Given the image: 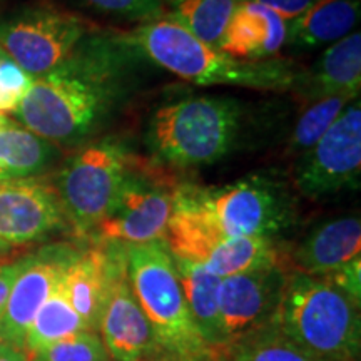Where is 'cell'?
Returning a JSON list of instances; mask_svg holds the SVG:
<instances>
[{"mask_svg": "<svg viewBox=\"0 0 361 361\" xmlns=\"http://www.w3.org/2000/svg\"><path fill=\"white\" fill-rule=\"evenodd\" d=\"M139 54L121 34H87L66 62L34 79L13 116L54 146L79 144L128 92Z\"/></svg>", "mask_w": 361, "mask_h": 361, "instance_id": "cell-1", "label": "cell"}, {"mask_svg": "<svg viewBox=\"0 0 361 361\" xmlns=\"http://www.w3.org/2000/svg\"><path fill=\"white\" fill-rule=\"evenodd\" d=\"M144 57L197 85H241L259 90H295L303 69L281 59L243 62L202 42L178 22L159 17L121 34Z\"/></svg>", "mask_w": 361, "mask_h": 361, "instance_id": "cell-2", "label": "cell"}, {"mask_svg": "<svg viewBox=\"0 0 361 361\" xmlns=\"http://www.w3.org/2000/svg\"><path fill=\"white\" fill-rule=\"evenodd\" d=\"M273 324L326 361H360V305L328 279L288 271Z\"/></svg>", "mask_w": 361, "mask_h": 361, "instance_id": "cell-3", "label": "cell"}, {"mask_svg": "<svg viewBox=\"0 0 361 361\" xmlns=\"http://www.w3.org/2000/svg\"><path fill=\"white\" fill-rule=\"evenodd\" d=\"M243 107L233 97L202 96L162 106L149 123L146 144L169 168H196L223 159L236 144Z\"/></svg>", "mask_w": 361, "mask_h": 361, "instance_id": "cell-4", "label": "cell"}, {"mask_svg": "<svg viewBox=\"0 0 361 361\" xmlns=\"http://www.w3.org/2000/svg\"><path fill=\"white\" fill-rule=\"evenodd\" d=\"M126 251L130 288L159 346L184 361H218L194 324L164 243L126 245Z\"/></svg>", "mask_w": 361, "mask_h": 361, "instance_id": "cell-5", "label": "cell"}, {"mask_svg": "<svg viewBox=\"0 0 361 361\" xmlns=\"http://www.w3.org/2000/svg\"><path fill=\"white\" fill-rule=\"evenodd\" d=\"M178 204L224 236L271 238L290 228L295 207L288 189L268 176H247L228 186L180 183Z\"/></svg>", "mask_w": 361, "mask_h": 361, "instance_id": "cell-6", "label": "cell"}, {"mask_svg": "<svg viewBox=\"0 0 361 361\" xmlns=\"http://www.w3.org/2000/svg\"><path fill=\"white\" fill-rule=\"evenodd\" d=\"M180 183L179 176L164 162L133 152L109 213L89 241L123 245L162 241Z\"/></svg>", "mask_w": 361, "mask_h": 361, "instance_id": "cell-7", "label": "cell"}, {"mask_svg": "<svg viewBox=\"0 0 361 361\" xmlns=\"http://www.w3.org/2000/svg\"><path fill=\"white\" fill-rule=\"evenodd\" d=\"M133 151L117 137L80 146L67 157L54 180L67 224L89 241L109 213Z\"/></svg>", "mask_w": 361, "mask_h": 361, "instance_id": "cell-8", "label": "cell"}, {"mask_svg": "<svg viewBox=\"0 0 361 361\" xmlns=\"http://www.w3.org/2000/svg\"><path fill=\"white\" fill-rule=\"evenodd\" d=\"M162 243L174 258L201 264L221 279L283 264L281 251L271 238L224 236L178 206H173Z\"/></svg>", "mask_w": 361, "mask_h": 361, "instance_id": "cell-9", "label": "cell"}, {"mask_svg": "<svg viewBox=\"0 0 361 361\" xmlns=\"http://www.w3.org/2000/svg\"><path fill=\"white\" fill-rule=\"evenodd\" d=\"M89 34L82 17L52 6L29 7L0 20V49L39 79L66 62Z\"/></svg>", "mask_w": 361, "mask_h": 361, "instance_id": "cell-10", "label": "cell"}, {"mask_svg": "<svg viewBox=\"0 0 361 361\" xmlns=\"http://www.w3.org/2000/svg\"><path fill=\"white\" fill-rule=\"evenodd\" d=\"M361 106L351 101L310 151L298 157L293 180L303 196L318 200L360 186Z\"/></svg>", "mask_w": 361, "mask_h": 361, "instance_id": "cell-11", "label": "cell"}, {"mask_svg": "<svg viewBox=\"0 0 361 361\" xmlns=\"http://www.w3.org/2000/svg\"><path fill=\"white\" fill-rule=\"evenodd\" d=\"M286 276L284 264H271L221 279L218 290L223 338L221 361L236 343L273 323Z\"/></svg>", "mask_w": 361, "mask_h": 361, "instance_id": "cell-12", "label": "cell"}, {"mask_svg": "<svg viewBox=\"0 0 361 361\" xmlns=\"http://www.w3.org/2000/svg\"><path fill=\"white\" fill-rule=\"evenodd\" d=\"M78 252L79 247L71 243H52L22 256L20 271L0 318L4 341L24 348L30 323Z\"/></svg>", "mask_w": 361, "mask_h": 361, "instance_id": "cell-13", "label": "cell"}, {"mask_svg": "<svg viewBox=\"0 0 361 361\" xmlns=\"http://www.w3.org/2000/svg\"><path fill=\"white\" fill-rule=\"evenodd\" d=\"M69 228L57 191L40 178L0 180V239L24 246Z\"/></svg>", "mask_w": 361, "mask_h": 361, "instance_id": "cell-14", "label": "cell"}, {"mask_svg": "<svg viewBox=\"0 0 361 361\" xmlns=\"http://www.w3.org/2000/svg\"><path fill=\"white\" fill-rule=\"evenodd\" d=\"M128 273V251L123 243L89 241L62 274L66 295L89 331L99 324L116 283Z\"/></svg>", "mask_w": 361, "mask_h": 361, "instance_id": "cell-15", "label": "cell"}, {"mask_svg": "<svg viewBox=\"0 0 361 361\" xmlns=\"http://www.w3.org/2000/svg\"><path fill=\"white\" fill-rule=\"evenodd\" d=\"M111 361H141L159 346L141 305L135 300L128 273L116 283L99 324Z\"/></svg>", "mask_w": 361, "mask_h": 361, "instance_id": "cell-16", "label": "cell"}, {"mask_svg": "<svg viewBox=\"0 0 361 361\" xmlns=\"http://www.w3.org/2000/svg\"><path fill=\"white\" fill-rule=\"evenodd\" d=\"M361 223L358 216L329 219L316 226L291 251V271L324 278L358 258Z\"/></svg>", "mask_w": 361, "mask_h": 361, "instance_id": "cell-17", "label": "cell"}, {"mask_svg": "<svg viewBox=\"0 0 361 361\" xmlns=\"http://www.w3.org/2000/svg\"><path fill=\"white\" fill-rule=\"evenodd\" d=\"M286 24L271 8L255 0H243L226 27L219 49L243 62L274 59L286 44Z\"/></svg>", "mask_w": 361, "mask_h": 361, "instance_id": "cell-18", "label": "cell"}, {"mask_svg": "<svg viewBox=\"0 0 361 361\" xmlns=\"http://www.w3.org/2000/svg\"><path fill=\"white\" fill-rule=\"evenodd\" d=\"M361 87V35L351 32L331 44L308 71H301L295 90L308 101L346 97L355 101Z\"/></svg>", "mask_w": 361, "mask_h": 361, "instance_id": "cell-19", "label": "cell"}, {"mask_svg": "<svg viewBox=\"0 0 361 361\" xmlns=\"http://www.w3.org/2000/svg\"><path fill=\"white\" fill-rule=\"evenodd\" d=\"M360 20V0H319L286 24V44L295 49L322 47L351 34Z\"/></svg>", "mask_w": 361, "mask_h": 361, "instance_id": "cell-20", "label": "cell"}, {"mask_svg": "<svg viewBox=\"0 0 361 361\" xmlns=\"http://www.w3.org/2000/svg\"><path fill=\"white\" fill-rule=\"evenodd\" d=\"M174 258V256H173ZM174 266L183 286L184 300L191 313L194 324L202 336L216 360L221 361L223 338H221V322L218 308V290L221 278L211 274L201 264L192 261L174 258Z\"/></svg>", "mask_w": 361, "mask_h": 361, "instance_id": "cell-21", "label": "cell"}, {"mask_svg": "<svg viewBox=\"0 0 361 361\" xmlns=\"http://www.w3.org/2000/svg\"><path fill=\"white\" fill-rule=\"evenodd\" d=\"M59 147L13 121L0 128V180L40 178L56 164Z\"/></svg>", "mask_w": 361, "mask_h": 361, "instance_id": "cell-22", "label": "cell"}, {"mask_svg": "<svg viewBox=\"0 0 361 361\" xmlns=\"http://www.w3.org/2000/svg\"><path fill=\"white\" fill-rule=\"evenodd\" d=\"M243 0H162V13L202 42L219 49L234 11Z\"/></svg>", "mask_w": 361, "mask_h": 361, "instance_id": "cell-23", "label": "cell"}, {"mask_svg": "<svg viewBox=\"0 0 361 361\" xmlns=\"http://www.w3.org/2000/svg\"><path fill=\"white\" fill-rule=\"evenodd\" d=\"M80 331H89V329L71 305L61 278L27 329L24 350L30 355L45 345Z\"/></svg>", "mask_w": 361, "mask_h": 361, "instance_id": "cell-24", "label": "cell"}, {"mask_svg": "<svg viewBox=\"0 0 361 361\" xmlns=\"http://www.w3.org/2000/svg\"><path fill=\"white\" fill-rule=\"evenodd\" d=\"M224 361H326L283 335L273 323L228 351Z\"/></svg>", "mask_w": 361, "mask_h": 361, "instance_id": "cell-25", "label": "cell"}, {"mask_svg": "<svg viewBox=\"0 0 361 361\" xmlns=\"http://www.w3.org/2000/svg\"><path fill=\"white\" fill-rule=\"evenodd\" d=\"M350 102V99L346 97H326L311 104L293 129L290 139L291 154L300 157L306 151H310L323 137L324 133L335 124V121Z\"/></svg>", "mask_w": 361, "mask_h": 361, "instance_id": "cell-26", "label": "cell"}, {"mask_svg": "<svg viewBox=\"0 0 361 361\" xmlns=\"http://www.w3.org/2000/svg\"><path fill=\"white\" fill-rule=\"evenodd\" d=\"M30 361H111L96 331H80L45 345L29 355Z\"/></svg>", "mask_w": 361, "mask_h": 361, "instance_id": "cell-27", "label": "cell"}, {"mask_svg": "<svg viewBox=\"0 0 361 361\" xmlns=\"http://www.w3.org/2000/svg\"><path fill=\"white\" fill-rule=\"evenodd\" d=\"M34 78L7 56L0 62V112H13L32 87Z\"/></svg>", "mask_w": 361, "mask_h": 361, "instance_id": "cell-28", "label": "cell"}, {"mask_svg": "<svg viewBox=\"0 0 361 361\" xmlns=\"http://www.w3.org/2000/svg\"><path fill=\"white\" fill-rule=\"evenodd\" d=\"M99 12L128 19L154 20L162 17V0H82Z\"/></svg>", "mask_w": 361, "mask_h": 361, "instance_id": "cell-29", "label": "cell"}, {"mask_svg": "<svg viewBox=\"0 0 361 361\" xmlns=\"http://www.w3.org/2000/svg\"><path fill=\"white\" fill-rule=\"evenodd\" d=\"M324 279H328L338 290L348 295L355 303H361V256L351 259L340 269L333 271L331 274L324 276Z\"/></svg>", "mask_w": 361, "mask_h": 361, "instance_id": "cell-30", "label": "cell"}, {"mask_svg": "<svg viewBox=\"0 0 361 361\" xmlns=\"http://www.w3.org/2000/svg\"><path fill=\"white\" fill-rule=\"evenodd\" d=\"M255 2L271 8L279 17H283L284 20L290 22L296 19V17H300L301 13H305L316 2H319V0H255Z\"/></svg>", "mask_w": 361, "mask_h": 361, "instance_id": "cell-31", "label": "cell"}, {"mask_svg": "<svg viewBox=\"0 0 361 361\" xmlns=\"http://www.w3.org/2000/svg\"><path fill=\"white\" fill-rule=\"evenodd\" d=\"M22 258L13 261H0V318H2L4 310L11 296L13 281H16L17 274L20 271Z\"/></svg>", "mask_w": 361, "mask_h": 361, "instance_id": "cell-32", "label": "cell"}, {"mask_svg": "<svg viewBox=\"0 0 361 361\" xmlns=\"http://www.w3.org/2000/svg\"><path fill=\"white\" fill-rule=\"evenodd\" d=\"M0 361H30V358L24 348H17V346L4 343L0 345Z\"/></svg>", "mask_w": 361, "mask_h": 361, "instance_id": "cell-33", "label": "cell"}, {"mask_svg": "<svg viewBox=\"0 0 361 361\" xmlns=\"http://www.w3.org/2000/svg\"><path fill=\"white\" fill-rule=\"evenodd\" d=\"M141 361H184L183 358H179V356H176L174 353H171V351L164 350L162 346H157L151 351V353L144 356Z\"/></svg>", "mask_w": 361, "mask_h": 361, "instance_id": "cell-34", "label": "cell"}, {"mask_svg": "<svg viewBox=\"0 0 361 361\" xmlns=\"http://www.w3.org/2000/svg\"><path fill=\"white\" fill-rule=\"evenodd\" d=\"M13 250L12 245H8L7 241H4V239H0V258H4V256H7L8 252Z\"/></svg>", "mask_w": 361, "mask_h": 361, "instance_id": "cell-35", "label": "cell"}, {"mask_svg": "<svg viewBox=\"0 0 361 361\" xmlns=\"http://www.w3.org/2000/svg\"><path fill=\"white\" fill-rule=\"evenodd\" d=\"M8 123H11V119H8V117H6V114H2V112H0V128H2V126L8 124Z\"/></svg>", "mask_w": 361, "mask_h": 361, "instance_id": "cell-36", "label": "cell"}, {"mask_svg": "<svg viewBox=\"0 0 361 361\" xmlns=\"http://www.w3.org/2000/svg\"><path fill=\"white\" fill-rule=\"evenodd\" d=\"M4 57H6V52H4L2 49H0V62H2V59H4Z\"/></svg>", "mask_w": 361, "mask_h": 361, "instance_id": "cell-37", "label": "cell"}, {"mask_svg": "<svg viewBox=\"0 0 361 361\" xmlns=\"http://www.w3.org/2000/svg\"><path fill=\"white\" fill-rule=\"evenodd\" d=\"M4 343H6V341H4V336H2V331H0V345H4Z\"/></svg>", "mask_w": 361, "mask_h": 361, "instance_id": "cell-38", "label": "cell"}]
</instances>
